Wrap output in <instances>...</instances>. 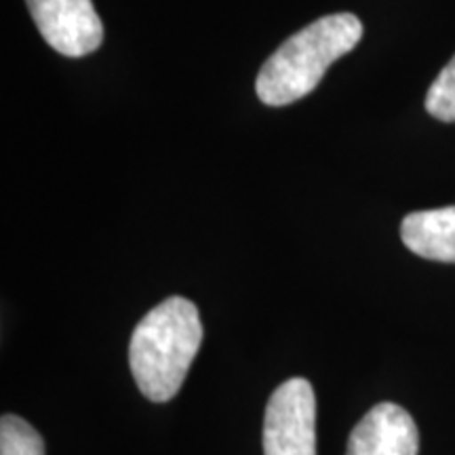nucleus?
<instances>
[{"label": "nucleus", "instance_id": "nucleus-1", "mask_svg": "<svg viewBox=\"0 0 455 455\" xmlns=\"http://www.w3.org/2000/svg\"><path fill=\"white\" fill-rule=\"evenodd\" d=\"M201 341V316L190 299L175 295L148 312L129 344L131 373L141 395L152 403L178 395Z\"/></svg>", "mask_w": 455, "mask_h": 455}, {"label": "nucleus", "instance_id": "nucleus-2", "mask_svg": "<svg viewBox=\"0 0 455 455\" xmlns=\"http://www.w3.org/2000/svg\"><path fill=\"white\" fill-rule=\"evenodd\" d=\"M363 38V24L352 13L325 15L287 38L255 81L266 106H289L312 93L333 61L350 53Z\"/></svg>", "mask_w": 455, "mask_h": 455}, {"label": "nucleus", "instance_id": "nucleus-3", "mask_svg": "<svg viewBox=\"0 0 455 455\" xmlns=\"http://www.w3.org/2000/svg\"><path fill=\"white\" fill-rule=\"evenodd\" d=\"M264 455H316V398L308 379L291 378L272 392L264 415Z\"/></svg>", "mask_w": 455, "mask_h": 455}, {"label": "nucleus", "instance_id": "nucleus-4", "mask_svg": "<svg viewBox=\"0 0 455 455\" xmlns=\"http://www.w3.org/2000/svg\"><path fill=\"white\" fill-rule=\"evenodd\" d=\"M38 32L66 57L93 53L104 43V26L91 0H26Z\"/></svg>", "mask_w": 455, "mask_h": 455}, {"label": "nucleus", "instance_id": "nucleus-5", "mask_svg": "<svg viewBox=\"0 0 455 455\" xmlns=\"http://www.w3.org/2000/svg\"><path fill=\"white\" fill-rule=\"evenodd\" d=\"M419 432L413 418L395 403H379L350 432L346 455H418Z\"/></svg>", "mask_w": 455, "mask_h": 455}, {"label": "nucleus", "instance_id": "nucleus-6", "mask_svg": "<svg viewBox=\"0 0 455 455\" xmlns=\"http://www.w3.org/2000/svg\"><path fill=\"white\" fill-rule=\"evenodd\" d=\"M401 238L419 258L455 264V207L409 213L401 224Z\"/></svg>", "mask_w": 455, "mask_h": 455}, {"label": "nucleus", "instance_id": "nucleus-7", "mask_svg": "<svg viewBox=\"0 0 455 455\" xmlns=\"http://www.w3.org/2000/svg\"><path fill=\"white\" fill-rule=\"evenodd\" d=\"M0 455H44L43 436L26 419L3 415L0 419Z\"/></svg>", "mask_w": 455, "mask_h": 455}, {"label": "nucleus", "instance_id": "nucleus-8", "mask_svg": "<svg viewBox=\"0 0 455 455\" xmlns=\"http://www.w3.org/2000/svg\"><path fill=\"white\" fill-rule=\"evenodd\" d=\"M426 110L443 123H455V55L430 84L426 95Z\"/></svg>", "mask_w": 455, "mask_h": 455}]
</instances>
